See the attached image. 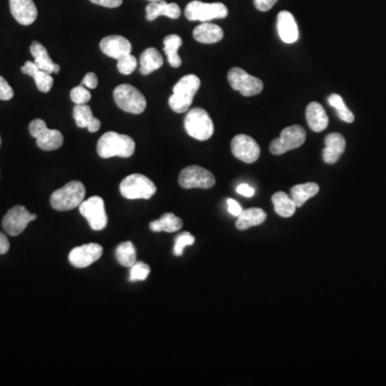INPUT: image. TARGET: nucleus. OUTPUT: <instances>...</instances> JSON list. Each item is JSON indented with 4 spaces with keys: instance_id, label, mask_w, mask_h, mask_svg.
Here are the masks:
<instances>
[{
    "instance_id": "f257e3e1",
    "label": "nucleus",
    "mask_w": 386,
    "mask_h": 386,
    "mask_svg": "<svg viewBox=\"0 0 386 386\" xmlns=\"http://www.w3.org/2000/svg\"><path fill=\"white\" fill-rule=\"evenodd\" d=\"M135 143L129 135H119L110 131L104 133L97 144V153L101 158L108 159L112 157L129 158L135 154Z\"/></svg>"
},
{
    "instance_id": "f03ea898",
    "label": "nucleus",
    "mask_w": 386,
    "mask_h": 386,
    "mask_svg": "<svg viewBox=\"0 0 386 386\" xmlns=\"http://www.w3.org/2000/svg\"><path fill=\"white\" fill-rule=\"evenodd\" d=\"M201 86V81L195 75H188L176 83L168 104L175 113H185L193 102L195 94Z\"/></svg>"
},
{
    "instance_id": "7ed1b4c3",
    "label": "nucleus",
    "mask_w": 386,
    "mask_h": 386,
    "mask_svg": "<svg viewBox=\"0 0 386 386\" xmlns=\"http://www.w3.org/2000/svg\"><path fill=\"white\" fill-rule=\"evenodd\" d=\"M86 189L79 180L68 182L50 195V205L55 211H66L77 209L84 201Z\"/></svg>"
},
{
    "instance_id": "20e7f679",
    "label": "nucleus",
    "mask_w": 386,
    "mask_h": 386,
    "mask_svg": "<svg viewBox=\"0 0 386 386\" xmlns=\"http://www.w3.org/2000/svg\"><path fill=\"white\" fill-rule=\"evenodd\" d=\"M120 193L128 200H148L157 191L153 180L142 174H131L120 182Z\"/></svg>"
},
{
    "instance_id": "39448f33",
    "label": "nucleus",
    "mask_w": 386,
    "mask_h": 386,
    "mask_svg": "<svg viewBox=\"0 0 386 386\" xmlns=\"http://www.w3.org/2000/svg\"><path fill=\"white\" fill-rule=\"evenodd\" d=\"M185 129L188 135L197 141H206L214 135V123L206 110L192 108L185 118Z\"/></svg>"
},
{
    "instance_id": "423d86ee",
    "label": "nucleus",
    "mask_w": 386,
    "mask_h": 386,
    "mask_svg": "<svg viewBox=\"0 0 386 386\" xmlns=\"http://www.w3.org/2000/svg\"><path fill=\"white\" fill-rule=\"evenodd\" d=\"M114 100L118 108L127 113L142 114L146 108L147 101L139 89L129 84L119 85L114 90Z\"/></svg>"
},
{
    "instance_id": "0eeeda50",
    "label": "nucleus",
    "mask_w": 386,
    "mask_h": 386,
    "mask_svg": "<svg viewBox=\"0 0 386 386\" xmlns=\"http://www.w3.org/2000/svg\"><path fill=\"white\" fill-rule=\"evenodd\" d=\"M29 133L37 139V146L42 151H56L63 146V133L58 130L48 129L44 120H32L29 125Z\"/></svg>"
},
{
    "instance_id": "6e6552de",
    "label": "nucleus",
    "mask_w": 386,
    "mask_h": 386,
    "mask_svg": "<svg viewBox=\"0 0 386 386\" xmlns=\"http://www.w3.org/2000/svg\"><path fill=\"white\" fill-rule=\"evenodd\" d=\"M306 130L302 126H290L281 131L278 139L271 141L269 151L275 156L286 154L287 151L302 146L306 141Z\"/></svg>"
},
{
    "instance_id": "1a4fd4ad",
    "label": "nucleus",
    "mask_w": 386,
    "mask_h": 386,
    "mask_svg": "<svg viewBox=\"0 0 386 386\" xmlns=\"http://www.w3.org/2000/svg\"><path fill=\"white\" fill-rule=\"evenodd\" d=\"M228 8L221 3H205L195 0L188 3L185 15L189 21L209 22L211 19H224L228 15Z\"/></svg>"
},
{
    "instance_id": "9d476101",
    "label": "nucleus",
    "mask_w": 386,
    "mask_h": 386,
    "mask_svg": "<svg viewBox=\"0 0 386 386\" xmlns=\"http://www.w3.org/2000/svg\"><path fill=\"white\" fill-rule=\"evenodd\" d=\"M180 187L185 189L192 188H202V189H209L214 187L216 184V178L214 174L209 172L206 168L199 166H190L180 172L178 177Z\"/></svg>"
},
{
    "instance_id": "9b49d317",
    "label": "nucleus",
    "mask_w": 386,
    "mask_h": 386,
    "mask_svg": "<svg viewBox=\"0 0 386 386\" xmlns=\"http://www.w3.org/2000/svg\"><path fill=\"white\" fill-rule=\"evenodd\" d=\"M228 81L234 90L240 91L242 96L252 97L263 90V82L258 77L248 75L245 70L232 68L228 73Z\"/></svg>"
},
{
    "instance_id": "f8f14e48",
    "label": "nucleus",
    "mask_w": 386,
    "mask_h": 386,
    "mask_svg": "<svg viewBox=\"0 0 386 386\" xmlns=\"http://www.w3.org/2000/svg\"><path fill=\"white\" fill-rule=\"evenodd\" d=\"M79 213L88 221L89 226L94 231H101L108 224V215H106L104 201L100 197H91L86 201H83L79 205Z\"/></svg>"
},
{
    "instance_id": "ddd939ff",
    "label": "nucleus",
    "mask_w": 386,
    "mask_h": 386,
    "mask_svg": "<svg viewBox=\"0 0 386 386\" xmlns=\"http://www.w3.org/2000/svg\"><path fill=\"white\" fill-rule=\"evenodd\" d=\"M37 215L30 214L26 207L17 205L8 211L3 219V229L11 236H17L24 232L28 223L35 221Z\"/></svg>"
},
{
    "instance_id": "4468645a",
    "label": "nucleus",
    "mask_w": 386,
    "mask_h": 386,
    "mask_svg": "<svg viewBox=\"0 0 386 386\" xmlns=\"http://www.w3.org/2000/svg\"><path fill=\"white\" fill-rule=\"evenodd\" d=\"M233 155L245 164H253L259 159L260 146L249 135H238L231 142Z\"/></svg>"
},
{
    "instance_id": "2eb2a0df",
    "label": "nucleus",
    "mask_w": 386,
    "mask_h": 386,
    "mask_svg": "<svg viewBox=\"0 0 386 386\" xmlns=\"http://www.w3.org/2000/svg\"><path fill=\"white\" fill-rule=\"evenodd\" d=\"M102 253H104V248L96 242H90L71 250L69 253V261L71 265L77 269H85L98 261L102 257Z\"/></svg>"
},
{
    "instance_id": "dca6fc26",
    "label": "nucleus",
    "mask_w": 386,
    "mask_h": 386,
    "mask_svg": "<svg viewBox=\"0 0 386 386\" xmlns=\"http://www.w3.org/2000/svg\"><path fill=\"white\" fill-rule=\"evenodd\" d=\"M10 11L17 22L24 26L32 25L38 17L34 0H10Z\"/></svg>"
},
{
    "instance_id": "f3484780",
    "label": "nucleus",
    "mask_w": 386,
    "mask_h": 386,
    "mask_svg": "<svg viewBox=\"0 0 386 386\" xmlns=\"http://www.w3.org/2000/svg\"><path fill=\"white\" fill-rule=\"evenodd\" d=\"M100 50L108 57L118 60L131 54L132 46L125 37L108 36L101 40Z\"/></svg>"
},
{
    "instance_id": "a211bd4d",
    "label": "nucleus",
    "mask_w": 386,
    "mask_h": 386,
    "mask_svg": "<svg viewBox=\"0 0 386 386\" xmlns=\"http://www.w3.org/2000/svg\"><path fill=\"white\" fill-rule=\"evenodd\" d=\"M277 29L279 37L284 44H294L298 41L300 32L298 24L292 13L289 11H281L277 17Z\"/></svg>"
},
{
    "instance_id": "6ab92c4d",
    "label": "nucleus",
    "mask_w": 386,
    "mask_h": 386,
    "mask_svg": "<svg viewBox=\"0 0 386 386\" xmlns=\"http://www.w3.org/2000/svg\"><path fill=\"white\" fill-rule=\"evenodd\" d=\"M345 139L340 133H331L325 137V148L323 151V160L325 164H334L345 153Z\"/></svg>"
},
{
    "instance_id": "aec40b11",
    "label": "nucleus",
    "mask_w": 386,
    "mask_h": 386,
    "mask_svg": "<svg viewBox=\"0 0 386 386\" xmlns=\"http://www.w3.org/2000/svg\"><path fill=\"white\" fill-rule=\"evenodd\" d=\"M182 15L180 6L176 3H168L164 0L151 1L146 7V19L153 22L157 17H168L172 19H177Z\"/></svg>"
},
{
    "instance_id": "412c9836",
    "label": "nucleus",
    "mask_w": 386,
    "mask_h": 386,
    "mask_svg": "<svg viewBox=\"0 0 386 386\" xmlns=\"http://www.w3.org/2000/svg\"><path fill=\"white\" fill-rule=\"evenodd\" d=\"M22 73L29 77H34L37 88L41 93H48L53 87L54 79L50 73L40 69L32 61H26L22 67Z\"/></svg>"
},
{
    "instance_id": "4be33fe9",
    "label": "nucleus",
    "mask_w": 386,
    "mask_h": 386,
    "mask_svg": "<svg viewBox=\"0 0 386 386\" xmlns=\"http://www.w3.org/2000/svg\"><path fill=\"white\" fill-rule=\"evenodd\" d=\"M306 118L310 129L313 132H322L329 126V116L323 106L318 102H311L306 108Z\"/></svg>"
},
{
    "instance_id": "5701e85b",
    "label": "nucleus",
    "mask_w": 386,
    "mask_h": 386,
    "mask_svg": "<svg viewBox=\"0 0 386 386\" xmlns=\"http://www.w3.org/2000/svg\"><path fill=\"white\" fill-rule=\"evenodd\" d=\"M223 35L224 34H223L222 28H220L218 25L211 24L209 22L199 25L193 30V38L195 41L204 44H213L221 41Z\"/></svg>"
},
{
    "instance_id": "b1692460",
    "label": "nucleus",
    "mask_w": 386,
    "mask_h": 386,
    "mask_svg": "<svg viewBox=\"0 0 386 386\" xmlns=\"http://www.w3.org/2000/svg\"><path fill=\"white\" fill-rule=\"evenodd\" d=\"M73 117L79 128H87L89 132H97L100 129V120L94 117L91 108L86 104H77L73 108Z\"/></svg>"
},
{
    "instance_id": "393cba45",
    "label": "nucleus",
    "mask_w": 386,
    "mask_h": 386,
    "mask_svg": "<svg viewBox=\"0 0 386 386\" xmlns=\"http://www.w3.org/2000/svg\"><path fill=\"white\" fill-rule=\"evenodd\" d=\"M30 53H32V57H34V63L40 69L50 73V75L59 73V66L56 65L53 60L50 59L48 50L40 42H32V46H30Z\"/></svg>"
},
{
    "instance_id": "a878e982",
    "label": "nucleus",
    "mask_w": 386,
    "mask_h": 386,
    "mask_svg": "<svg viewBox=\"0 0 386 386\" xmlns=\"http://www.w3.org/2000/svg\"><path fill=\"white\" fill-rule=\"evenodd\" d=\"M164 66V58L156 48H149L142 53L139 57V73L148 75Z\"/></svg>"
},
{
    "instance_id": "bb28decb",
    "label": "nucleus",
    "mask_w": 386,
    "mask_h": 386,
    "mask_svg": "<svg viewBox=\"0 0 386 386\" xmlns=\"http://www.w3.org/2000/svg\"><path fill=\"white\" fill-rule=\"evenodd\" d=\"M267 220V214L262 209H248L242 211L236 221L238 230H248L252 226H260Z\"/></svg>"
},
{
    "instance_id": "cd10ccee",
    "label": "nucleus",
    "mask_w": 386,
    "mask_h": 386,
    "mask_svg": "<svg viewBox=\"0 0 386 386\" xmlns=\"http://www.w3.org/2000/svg\"><path fill=\"white\" fill-rule=\"evenodd\" d=\"M320 187L316 182H306L294 186L291 189V199L296 203V207H302L308 200L319 193Z\"/></svg>"
},
{
    "instance_id": "c85d7f7f",
    "label": "nucleus",
    "mask_w": 386,
    "mask_h": 386,
    "mask_svg": "<svg viewBox=\"0 0 386 386\" xmlns=\"http://www.w3.org/2000/svg\"><path fill=\"white\" fill-rule=\"evenodd\" d=\"M182 228V220L180 217L175 216L172 213L162 215L158 220L151 221L149 229L153 232L173 233L180 231Z\"/></svg>"
},
{
    "instance_id": "c756f323",
    "label": "nucleus",
    "mask_w": 386,
    "mask_h": 386,
    "mask_svg": "<svg viewBox=\"0 0 386 386\" xmlns=\"http://www.w3.org/2000/svg\"><path fill=\"white\" fill-rule=\"evenodd\" d=\"M271 201H273V207H275L277 214L282 218H290L296 214L298 207H296V203L293 202L291 197H289L284 192H276L271 197Z\"/></svg>"
},
{
    "instance_id": "7c9ffc66",
    "label": "nucleus",
    "mask_w": 386,
    "mask_h": 386,
    "mask_svg": "<svg viewBox=\"0 0 386 386\" xmlns=\"http://www.w3.org/2000/svg\"><path fill=\"white\" fill-rule=\"evenodd\" d=\"M164 53L168 56L171 67L178 68L182 66V58L178 55V48L182 46V40L178 35H168L164 38Z\"/></svg>"
},
{
    "instance_id": "2f4dec72",
    "label": "nucleus",
    "mask_w": 386,
    "mask_h": 386,
    "mask_svg": "<svg viewBox=\"0 0 386 386\" xmlns=\"http://www.w3.org/2000/svg\"><path fill=\"white\" fill-rule=\"evenodd\" d=\"M115 255L122 267H131L137 262V250L131 242L119 244L116 248Z\"/></svg>"
},
{
    "instance_id": "473e14b6",
    "label": "nucleus",
    "mask_w": 386,
    "mask_h": 386,
    "mask_svg": "<svg viewBox=\"0 0 386 386\" xmlns=\"http://www.w3.org/2000/svg\"><path fill=\"white\" fill-rule=\"evenodd\" d=\"M195 242V236L192 235L191 233H180V235H177V238H175V244H174V248H173V253H174V255H176V257H180V255H182L184 249L188 247V246L193 245Z\"/></svg>"
},
{
    "instance_id": "72a5a7b5",
    "label": "nucleus",
    "mask_w": 386,
    "mask_h": 386,
    "mask_svg": "<svg viewBox=\"0 0 386 386\" xmlns=\"http://www.w3.org/2000/svg\"><path fill=\"white\" fill-rule=\"evenodd\" d=\"M151 273V267L143 262H135L131 267H130L129 280L133 281H144Z\"/></svg>"
},
{
    "instance_id": "f704fd0d",
    "label": "nucleus",
    "mask_w": 386,
    "mask_h": 386,
    "mask_svg": "<svg viewBox=\"0 0 386 386\" xmlns=\"http://www.w3.org/2000/svg\"><path fill=\"white\" fill-rule=\"evenodd\" d=\"M117 61V69L122 75H131V73L137 69V58H135V56L131 55V54L119 58Z\"/></svg>"
},
{
    "instance_id": "c9c22d12",
    "label": "nucleus",
    "mask_w": 386,
    "mask_h": 386,
    "mask_svg": "<svg viewBox=\"0 0 386 386\" xmlns=\"http://www.w3.org/2000/svg\"><path fill=\"white\" fill-rule=\"evenodd\" d=\"M70 98L73 100V104H87L91 99L90 91L83 85H79L71 90Z\"/></svg>"
},
{
    "instance_id": "e433bc0d",
    "label": "nucleus",
    "mask_w": 386,
    "mask_h": 386,
    "mask_svg": "<svg viewBox=\"0 0 386 386\" xmlns=\"http://www.w3.org/2000/svg\"><path fill=\"white\" fill-rule=\"evenodd\" d=\"M13 96H15V91L12 87L10 86L9 83L3 77H0V100H11Z\"/></svg>"
},
{
    "instance_id": "4c0bfd02",
    "label": "nucleus",
    "mask_w": 386,
    "mask_h": 386,
    "mask_svg": "<svg viewBox=\"0 0 386 386\" xmlns=\"http://www.w3.org/2000/svg\"><path fill=\"white\" fill-rule=\"evenodd\" d=\"M278 0H253L255 7L261 12L269 11L273 6L276 5Z\"/></svg>"
},
{
    "instance_id": "58836bf2",
    "label": "nucleus",
    "mask_w": 386,
    "mask_h": 386,
    "mask_svg": "<svg viewBox=\"0 0 386 386\" xmlns=\"http://www.w3.org/2000/svg\"><path fill=\"white\" fill-rule=\"evenodd\" d=\"M83 86L88 89H95L98 86V77L94 73H89L85 75L82 82Z\"/></svg>"
},
{
    "instance_id": "ea45409f",
    "label": "nucleus",
    "mask_w": 386,
    "mask_h": 386,
    "mask_svg": "<svg viewBox=\"0 0 386 386\" xmlns=\"http://www.w3.org/2000/svg\"><path fill=\"white\" fill-rule=\"evenodd\" d=\"M329 104H331L333 108H336L337 110H345L347 108L345 106V101L341 98V96L337 94L331 95L329 97Z\"/></svg>"
},
{
    "instance_id": "a19ab883",
    "label": "nucleus",
    "mask_w": 386,
    "mask_h": 386,
    "mask_svg": "<svg viewBox=\"0 0 386 386\" xmlns=\"http://www.w3.org/2000/svg\"><path fill=\"white\" fill-rule=\"evenodd\" d=\"M95 5L102 6L106 8H118L123 5V0H89Z\"/></svg>"
},
{
    "instance_id": "79ce46f5",
    "label": "nucleus",
    "mask_w": 386,
    "mask_h": 386,
    "mask_svg": "<svg viewBox=\"0 0 386 386\" xmlns=\"http://www.w3.org/2000/svg\"><path fill=\"white\" fill-rule=\"evenodd\" d=\"M226 203H228L229 213H230L231 215H233V216H240V213L242 211V206L238 204V202H236L235 200L228 199Z\"/></svg>"
},
{
    "instance_id": "37998d69",
    "label": "nucleus",
    "mask_w": 386,
    "mask_h": 386,
    "mask_svg": "<svg viewBox=\"0 0 386 386\" xmlns=\"http://www.w3.org/2000/svg\"><path fill=\"white\" fill-rule=\"evenodd\" d=\"M238 193L240 195H244L246 197H251L255 195V189L253 188L250 187L249 185L247 184H242V185L238 186V189H236Z\"/></svg>"
},
{
    "instance_id": "c03bdc74",
    "label": "nucleus",
    "mask_w": 386,
    "mask_h": 386,
    "mask_svg": "<svg viewBox=\"0 0 386 386\" xmlns=\"http://www.w3.org/2000/svg\"><path fill=\"white\" fill-rule=\"evenodd\" d=\"M337 114H338V117L345 123L351 124L354 122V115L348 108H345V110H337Z\"/></svg>"
},
{
    "instance_id": "a18cd8bd",
    "label": "nucleus",
    "mask_w": 386,
    "mask_h": 386,
    "mask_svg": "<svg viewBox=\"0 0 386 386\" xmlns=\"http://www.w3.org/2000/svg\"><path fill=\"white\" fill-rule=\"evenodd\" d=\"M10 249V242L3 233L0 232V255H6Z\"/></svg>"
},
{
    "instance_id": "49530a36",
    "label": "nucleus",
    "mask_w": 386,
    "mask_h": 386,
    "mask_svg": "<svg viewBox=\"0 0 386 386\" xmlns=\"http://www.w3.org/2000/svg\"><path fill=\"white\" fill-rule=\"evenodd\" d=\"M148 1H160V0H148Z\"/></svg>"
},
{
    "instance_id": "de8ad7c7",
    "label": "nucleus",
    "mask_w": 386,
    "mask_h": 386,
    "mask_svg": "<svg viewBox=\"0 0 386 386\" xmlns=\"http://www.w3.org/2000/svg\"><path fill=\"white\" fill-rule=\"evenodd\" d=\"M0 146H1V137H0Z\"/></svg>"
}]
</instances>
